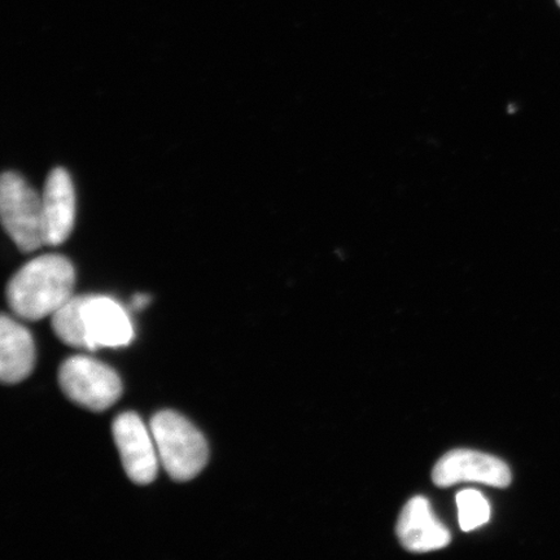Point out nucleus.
Segmentation results:
<instances>
[{"label": "nucleus", "instance_id": "obj_7", "mask_svg": "<svg viewBox=\"0 0 560 560\" xmlns=\"http://www.w3.org/2000/svg\"><path fill=\"white\" fill-rule=\"evenodd\" d=\"M511 471L505 462L480 452L458 450L444 455L435 468L432 480L446 488L459 482H480L494 488L511 485Z\"/></svg>", "mask_w": 560, "mask_h": 560}, {"label": "nucleus", "instance_id": "obj_13", "mask_svg": "<svg viewBox=\"0 0 560 560\" xmlns=\"http://www.w3.org/2000/svg\"><path fill=\"white\" fill-rule=\"evenodd\" d=\"M558 5L560 7V0H557Z\"/></svg>", "mask_w": 560, "mask_h": 560}, {"label": "nucleus", "instance_id": "obj_9", "mask_svg": "<svg viewBox=\"0 0 560 560\" xmlns=\"http://www.w3.org/2000/svg\"><path fill=\"white\" fill-rule=\"evenodd\" d=\"M396 530L404 548L415 552L440 550L452 541L450 529L433 514L424 497H415L406 503Z\"/></svg>", "mask_w": 560, "mask_h": 560}, {"label": "nucleus", "instance_id": "obj_1", "mask_svg": "<svg viewBox=\"0 0 560 560\" xmlns=\"http://www.w3.org/2000/svg\"><path fill=\"white\" fill-rule=\"evenodd\" d=\"M75 271L61 255L34 258L7 285V301L13 313L26 320L52 315L73 298Z\"/></svg>", "mask_w": 560, "mask_h": 560}, {"label": "nucleus", "instance_id": "obj_4", "mask_svg": "<svg viewBox=\"0 0 560 560\" xmlns=\"http://www.w3.org/2000/svg\"><path fill=\"white\" fill-rule=\"evenodd\" d=\"M59 383L70 400L91 411L109 409L122 395L116 371L86 355H74L62 363Z\"/></svg>", "mask_w": 560, "mask_h": 560}, {"label": "nucleus", "instance_id": "obj_12", "mask_svg": "<svg viewBox=\"0 0 560 560\" xmlns=\"http://www.w3.org/2000/svg\"><path fill=\"white\" fill-rule=\"evenodd\" d=\"M150 296L143 295V293H139V295H136L132 298V307L137 311H142L144 307L149 306L150 304Z\"/></svg>", "mask_w": 560, "mask_h": 560}, {"label": "nucleus", "instance_id": "obj_8", "mask_svg": "<svg viewBox=\"0 0 560 560\" xmlns=\"http://www.w3.org/2000/svg\"><path fill=\"white\" fill-rule=\"evenodd\" d=\"M75 221V191L72 178L56 167L46 180L42 195V233L45 245H60L72 234Z\"/></svg>", "mask_w": 560, "mask_h": 560}, {"label": "nucleus", "instance_id": "obj_10", "mask_svg": "<svg viewBox=\"0 0 560 560\" xmlns=\"http://www.w3.org/2000/svg\"><path fill=\"white\" fill-rule=\"evenodd\" d=\"M35 347L32 335L23 325L7 315L0 324V377L5 384H16L32 374Z\"/></svg>", "mask_w": 560, "mask_h": 560}, {"label": "nucleus", "instance_id": "obj_11", "mask_svg": "<svg viewBox=\"0 0 560 560\" xmlns=\"http://www.w3.org/2000/svg\"><path fill=\"white\" fill-rule=\"evenodd\" d=\"M458 517L462 530L478 529L490 520V505L478 490H462L457 494Z\"/></svg>", "mask_w": 560, "mask_h": 560}, {"label": "nucleus", "instance_id": "obj_3", "mask_svg": "<svg viewBox=\"0 0 560 560\" xmlns=\"http://www.w3.org/2000/svg\"><path fill=\"white\" fill-rule=\"evenodd\" d=\"M0 214L5 233L18 248L33 252L45 245L42 233V196L23 175L7 172L0 180Z\"/></svg>", "mask_w": 560, "mask_h": 560}, {"label": "nucleus", "instance_id": "obj_2", "mask_svg": "<svg viewBox=\"0 0 560 560\" xmlns=\"http://www.w3.org/2000/svg\"><path fill=\"white\" fill-rule=\"evenodd\" d=\"M160 464L173 480L188 481L198 476L209 458L207 440L178 412L160 411L151 419Z\"/></svg>", "mask_w": 560, "mask_h": 560}, {"label": "nucleus", "instance_id": "obj_5", "mask_svg": "<svg viewBox=\"0 0 560 560\" xmlns=\"http://www.w3.org/2000/svg\"><path fill=\"white\" fill-rule=\"evenodd\" d=\"M77 298L85 349L122 348L135 339L129 314L116 300L94 295Z\"/></svg>", "mask_w": 560, "mask_h": 560}, {"label": "nucleus", "instance_id": "obj_6", "mask_svg": "<svg viewBox=\"0 0 560 560\" xmlns=\"http://www.w3.org/2000/svg\"><path fill=\"white\" fill-rule=\"evenodd\" d=\"M114 439L130 480L138 486L151 485L161 464L150 427L136 412H124L114 422Z\"/></svg>", "mask_w": 560, "mask_h": 560}]
</instances>
